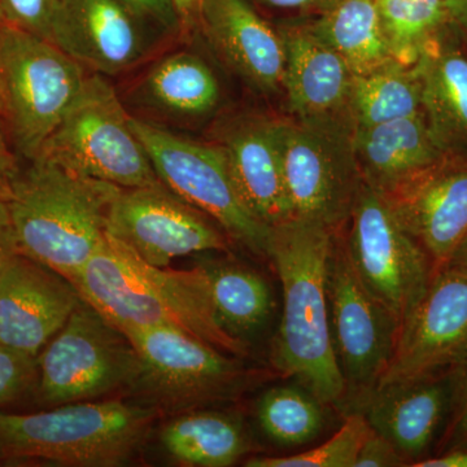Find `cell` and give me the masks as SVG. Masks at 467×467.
<instances>
[{
    "label": "cell",
    "mask_w": 467,
    "mask_h": 467,
    "mask_svg": "<svg viewBox=\"0 0 467 467\" xmlns=\"http://www.w3.org/2000/svg\"><path fill=\"white\" fill-rule=\"evenodd\" d=\"M276 29L284 42L282 90L291 119L355 130L350 117L353 73L346 61L316 36L306 17L291 18Z\"/></svg>",
    "instance_id": "obj_17"
},
{
    "label": "cell",
    "mask_w": 467,
    "mask_h": 467,
    "mask_svg": "<svg viewBox=\"0 0 467 467\" xmlns=\"http://www.w3.org/2000/svg\"><path fill=\"white\" fill-rule=\"evenodd\" d=\"M142 26H155L168 33L183 30L175 0H119Z\"/></svg>",
    "instance_id": "obj_35"
},
{
    "label": "cell",
    "mask_w": 467,
    "mask_h": 467,
    "mask_svg": "<svg viewBox=\"0 0 467 467\" xmlns=\"http://www.w3.org/2000/svg\"><path fill=\"white\" fill-rule=\"evenodd\" d=\"M36 361L39 398L51 407L134 389L140 371L128 335L84 300Z\"/></svg>",
    "instance_id": "obj_9"
},
{
    "label": "cell",
    "mask_w": 467,
    "mask_h": 467,
    "mask_svg": "<svg viewBox=\"0 0 467 467\" xmlns=\"http://www.w3.org/2000/svg\"><path fill=\"white\" fill-rule=\"evenodd\" d=\"M0 116H3V100H2V95H0Z\"/></svg>",
    "instance_id": "obj_45"
},
{
    "label": "cell",
    "mask_w": 467,
    "mask_h": 467,
    "mask_svg": "<svg viewBox=\"0 0 467 467\" xmlns=\"http://www.w3.org/2000/svg\"><path fill=\"white\" fill-rule=\"evenodd\" d=\"M81 303L69 279L18 252L0 270V343L38 358Z\"/></svg>",
    "instance_id": "obj_16"
},
{
    "label": "cell",
    "mask_w": 467,
    "mask_h": 467,
    "mask_svg": "<svg viewBox=\"0 0 467 467\" xmlns=\"http://www.w3.org/2000/svg\"><path fill=\"white\" fill-rule=\"evenodd\" d=\"M131 117L103 76H88L38 158L121 189L161 184Z\"/></svg>",
    "instance_id": "obj_6"
},
{
    "label": "cell",
    "mask_w": 467,
    "mask_h": 467,
    "mask_svg": "<svg viewBox=\"0 0 467 467\" xmlns=\"http://www.w3.org/2000/svg\"><path fill=\"white\" fill-rule=\"evenodd\" d=\"M344 238L359 281L402 322L425 294L436 267L380 193L362 184Z\"/></svg>",
    "instance_id": "obj_12"
},
{
    "label": "cell",
    "mask_w": 467,
    "mask_h": 467,
    "mask_svg": "<svg viewBox=\"0 0 467 467\" xmlns=\"http://www.w3.org/2000/svg\"><path fill=\"white\" fill-rule=\"evenodd\" d=\"M461 450H467V359L457 367L450 417L434 456Z\"/></svg>",
    "instance_id": "obj_34"
},
{
    "label": "cell",
    "mask_w": 467,
    "mask_h": 467,
    "mask_svg": "<svg viewBox=\"0 0 467 467\" xmlns=\"http://www.w3.org/2000/svg\"><path fill=\"white\" fill-rule=\"evenodd\" d=\"M8 130L5 119L0 116V201L7 202L12 187L21 168L14 150L9 147Z\"/></svg>",
    "instance_id": "obj_37"
},
{
    "label": "cell",
    "mask_w": 467,
    "mask_h": 467,
    "mask_svg": "<svg viewBox=\"0 0 467 467\" xmlns=\"http://www.w3.org/2000/svg\"><path fill=\"white\" fill-rule=\"evenodd\" d=\"M16 235L12 226L7 204L0 201V270L18 254Z\"/></svg>",
    "instance_id": "obj_39"
},
{
    "label": "cell",
    "mask_w": 467,
    "mask_h": 467,
    "mask_svg": "<svg viewBox=\"0 0 467 467\" xmlns=\"http://www.w3.org/2000/svg\"><path fill=\"white\" fill-rule=\"evenodd\" d=\"M21 169L5 202L18 251L72 278L107 235L121 187L36 158Z\"/></svg>",
    "instance_id": "obj_3"
},
{
    "label": "cell",
    "mask_w": 467,
    "mask_h": 467,
    "mask_svg": "<svg viewBox=\"0 0 467 467\" xmlns=\"http://www.w3.org/2000/svg\"><path fill=\"white\" fill-rule=\"evenodd\" d=\"M326 287L331 342L349 414L361 410L389 368L400 322L359 281L339 232L334 236Z\"/></svg>",
    "instance_id": "obj_11"
},
{
    "label": "cell",
    "mask_w": 467,
    "mask_h": 467,
    "mask_svg": "<svg viewBox=\"0 0 467 467\" xmlns=\"http://www.w3.org/2000/svg\"><path fill=\"white\" fill-rule=\"evenodd\" d=\"M335 233L306 221L273 227L267 257L282 285L281 324L270 350L273 368L327 407L346 410V383L328 322V259Z\"/></svg>",
    "instance_id": "obj_2"
},
{
    "label": "cell",
    "mask_w": 467,
    "mask_h": 467,
    "mask_svg": "<svg viewBox=\"0 0 467 467\" xmlns=\"http://www.w3.org/2000/svg\"><path fill=\"white\" fill-rule=\"evenodd\" d=\"M140 356L134 389L155 410H193L239 398L272 376L178 328H124Z\"/></svg>",
    "instance_id": "obj_5"
},
{
    "label": "cell",
    "mask_w": 467,
    "mask_h": 467,
    "mask_svg": "<svg viewBox=\"0 0 467 467\" xmlns=\"http://www.w3.org/2000/svg\"><path fill=\"white\" fill-rule=\"evenodd\" d=\"M383 198L436 269L445 265L467 236V153H447Z\"/></svg>",
    "instance_id": "obj_15"
},
{
    "label": "cell",
    "mask_w": 467,
    "mask_h": 467,
    "mask_svg": "<svg viewBox=\"0 0 467 467\" xmlns=\"http://www.w3.org/2000/svg\"><path fill=\"white\" fill-rule=\"evenodd\" d=\"M36 379V358L0 343V407L29 391Z\"/></svg>",
    "instance_id": "obj_33"
},
{
    "label": "cell",
    "mask_w": 467,
    "mask_h": 467,
    "mask_svg": "<svg viewBox=\"0 0 467 467\" xmlns=\"http://www.w3.org/2000/svg\"><path fill=\"white\" fill-rule=\"evenodd\" d=\"M408 466L395 445L376 430L371 429L359 448L355 467Z\"/></svg>",
    "instance_id": "obj_36"
},
{
    "label": "cell",
    "mask_w": 467,
    "mask_h": 467,
    "mask_svg": "<svg viewBox=\"0 0 467 467\" xmlns=\"http://www.w3.org/2000/svg\"><path fill=\"white\" fill-rule=\"evenodd\" d=\"M201 264L207 273L217 317L227 333L243 342L261 333L275 310V294L266 279L252 267L229 260Z\"/></svg>",
    "instance_id": "obj_25"
},
{
    "label": "cell",
    "mask_w": 467,
    "mask_h": 467,
    "mask_svg": "<svg viewBox=\"0 0 467 467\" xmlns=\"http://www.w3.org/2000/svg\"><path fill=\"white\" fill-rule=\"evenodd\" d=\"M370 431L367 418L358 411L347 414L346 422L324 444L291 456H254L248 467H355L362 441Z\"/></svg>",
    "instance_id": "obj_31"
},
{
    "label": "cell",
    "mask_w": 467,
    "mask_h": 467,
    "mask_svg": "<svg viewBox=\"0 0 467 467\" xmlns=\"http://www.w3.org/2000/svg\"><path fill=\"white\" fill-rule=\"evenodd\" d=\"M254 7L273 11L294 12L296 17L315 16L333 5L337 0H248Z\"/></svg>",
    "instance_id": "obj_38"
},
{
    "label": "cell",
    "mask_w": 467,
    "mask_h": 467,
    "mask_svg": "<svg viewBox=\"0 0 467 467\" xmlns=\"http://www.w3.org/2000/svg\"><path fill=\"white\" fill-rule=\"evenodd\" d=\"M466 359L467 269L445 264L402 319L391 362L378 387L459 367Z\"/></svg>",
    "instance_id": "obj_14"
},
{
    "label": "cell",
    "mask_w": 467,
    "mask_h": 467,
    "mask_svg": "<svg viewBox=\"0 0 467 467\" xmlns=\"http://www.w3.org/2000/svg\"><path fill=\"white\" fill-rule=\"evenodd\" d=\"M236 190L261 223L275 227L291 220L275 119L245 117L234 122L220 144Z\"/></svg>",
    "instance_id": "obj_21"
},
{
    "label": "cell",
    "mask_w": 467,
    "mask_h": 467,
    "mask_svg": "<svg viewBox=\"0 0 467 467\" xmlns=\"http://www.w3.org/2000/svg\"><path fill=\"white\" fill-rule=\"evenodd\" d=\"M196 26L214 54L245 84L264 94L282 88L281 34L248 0H201Z\"/></svg>",
    "instance_id": "obj_19"
},
{
    "label": "cell",
    "mask_w": 467,
    "mask_h": 467,
    "mask_svg": "<svg viewBox=\"0 0 467 467\" xmlns=\"http://www.w3.org/2000/svg\"><path fill=\"white\" fill-rule=\"evenodd\" d=\"M275 133L291 220L340 232L364 184L352 129L275 119Z\"/></svg>",
    "instance_id": "obj_8"
},
{
    "label": "cell",
    "mask_w": 467,
    "mask_h": 467,
    "mask_svg": "<svg viewBox=\"0 0 467 467\" xmlns=\"http://www.w3.org/2000/svg\"><path fill=\"white\" fill-rule=\"evenodd\" d=\"M143 90L156 109L180 117L208 115L221 99L220 82L213 70L190 52L161 58L147 73Z\"/></svg>",
    "instance_id": "obj_28"
},
{
    "label": "cell",
    "mask_w": 467,
    "mask_h": 467,
    "mask_svg": "<svg viewBox=\"0 0 467 467\" xmlns=\"http://www.w3.org/2000/svg\"><path fill=\"white\" fill-rule=\"evenodd\" d=\"M413 467H467V450L438 454L420 461Z\"/></svg>",
    "instance_id": "obj_41"
},
{
    "label": "cell",
    "mask_w": 467,
    "mask_h": 467,
    "mask_svg": "<svg viewBox=\"0 0 467 467\" xmlns=\"http://www.w3.org/2000/svg\"><path fill=\"white\" fill-rule=\"evenodd\" d=\"M131 125L159 180L171 192L212 218L232 242L267 257L273 227L245 207L220 144L196 142L137 117H131Z\"/></svg>",
    "instance_id": "obj_10"
},
{
    "label": "cell",
    "mask_w": 467,
    "mask_h": 467,
    "mask_svg": "<svg viewBox=\"0 0 467 467\" xmlns=\"http://www.w3.org/2000/svg\"><path fill=\"white\" fill-rule=\"evenodd\" d=\"M86 77L85 67L54 43L9 26L0 30L2 117L27 161L38 158Z\"/></svg>",
    "instance_id": "obj_7"
},
{
    "label": "cell",
    "mask_w": 467,
    "mask_h": 467,
    "mask_svg": "<svg viewBox=\"0 0 467 467\" xmlns=\"http://www.w3.org/2000/svg\"><path fill=\"white\" fill-rule=\"evenodd\" d=\"M69 281L82 300L121 330L164 326L235 358L250 355L248 344L221 325L202 264L192 269L153 266L107 233L91 259Z\"/></svg>",
    "instance_id": "obj_1"
},
{
    "label": "cell",
    "mask_w": 467,
    "mask_h": 467,
    "mask_svg": "<svg viewBox=\"0 0 467 467\" xmlns=\"http://www.w3.org/2000/svg\"><path fill=\"white\" fill-rule=\"evenodd\" d=\"M5 26H7V23H5V17H3L2 11H0V30H2L3 27H5Z\"/></svg>",
    "instance_id": "obj_44"
},
{
    "label": "cell",
    "mask_w": 467,
    "mask_h": 467,
    "mask_svg": "<svg viewBox=\"0 0 467 467\" xmlns=\"http://www.w3.org/2000/svg\"><path fill=\"white\" fill-rule=\"evenodd\" d=\"M420 113L422 99L414 64L392 57L368 72L353 75L350 117L355 130Z\"/></svg>",
    "instance_id": "obj_27"
},
{
    "label": "cell",
    "mask_w": 467,
    "mask_h": 467,
    "mask_svg": "<svg viewBox=\"0 0 467 467\" xmlns=\"http://www.w3.org/2000/svg\"><path fill=\"white\" fill-rule=\"evenodd\" d=\"M51 43L101 76L119 75L146 54L143 26L119 0H61Z\"/></svg>",
    "instance_id": "obj_20"
},
{
    "label": "cell",
    "mask_w": 467,
    "mask_h": 467,
    "mask_svg": "<svg viewBox=\"0 0 467 467\" xmlns=\"http://www.w3.org/2000/svg\"><path fill=\"white\" fill-rule=\"evenodd\" d=\"M107 233L153 266L204 252H229L232 239L207 214L164 183L121 189Z\"/></svg>",
    "instance_id": "obj_13"
},
{
    "label": "cell",
    "mask_w": 467,
    "mask_h": 467,
    "mask_svg": "<svg viewBox=\"0 0 467 467\" xmlns=\"http://www.w3.org/2000/svg\"><path fill=\"white\" fill-rule=\"evenodd\" d=\"M352 142L362 181L382 196L447 155L432 137L423 113L358 129Z\"/></svg>",
    "instance_id": "obj_23"
},
{
    "label": "cell",
    "mask_w": 467,
    "mask_h": 467,
    "mask_svg": "<svg viewBox=\"0 0 467 467\" xmlns=\"http://www.w3.org/2000/svg\"><path fill=\"white\" fill-rule=\"evenodd\" d=\"M156 416L147 405L119 400L67 402L30 414L0 411V461L124 466L143 447Z\"/></svg>",
    "instance_id": "obj_4"
},
{
    "label": "cell",
    "mask_w": 467,
    "mask_h": 467,
    "mask_svg": "<svg viewBox=\"0 0 467 467\" xmlns=\"http://www.w3.org/2000/svg\"><path fill=\"white\" fill-rule=\"evenodd\" d=\"M160 441L183 466L229 467L251 448L242 418L217 410L183 411L162 427Z\"/></svg>",
    "instance_id": "obj_24"
},
{
    "label": "cell",
    "mask_w": 467,
    "mask_h": 467,
    "mask_svg": "<svg viewBox=\"0 0 467 467\" xmlns=\"http://www.w3.org/2000/svg\"><path fill=\"white\" fill-rule=\"evenodd\" d=\"M310 29L346 61L353 75H361L392 58L384 38L376 0H337L315 16Z\"/></svg>",
    "instance_id": "obj_26"
},
{
    "label": "cell",
    "mask_w": 467,
    "mask_h": 467,
    "mask_svg": "<svg viewBox=\"0 0 467 467\" xmlns=\"http://www.w3.org/2000/svg\"><path fill=\"white\" fill-rule=\"evenodd\" d=\"M451 26L467 47V0H445Z\"/></svg>",
    "instance_id": "obj_40"
},
{
    "label": "cell",
    "mask_w": 467,
    "mask_h": 467,
    "mask_svg": "<svg viewBox=\"0 0 467 467\" xmlns=\"http://www.w3.org/2000/svg\"><path fill=\"white\" fill-rule=\"evenodd\" d=\"M61 0H0L7 26L51 42Z\"/></svg>",
    "instance_id": "obj_32"
},
{
    "label": "cell",
    "mask_w": 467,
    "mask_h": 467,
    "mask_svg": "<svg viewBox=\"0 0 467 467\" xmlns=\"http://www.w3.org/2000/svg\"><path fill=\"white\" fill-rule=\"evenodd\" d=\"M457 367L378 387L358 413L413 467L434 456L450 417Z\"/></svg>",
    "instance_id": "obj_18"
},
{
    "label": "cell",
    "mask_w": 467,
    "mask_h": 467,
    "mask_svg": "<svg viewBox=\"0 0 467 467\" xmlns=\"http://www.w3.org/2000/svg\"><path fill=\"white\" fill-rule=\"evenodd\" d=\"M392 57L413 66L451 24L445 0H376Z\"/></svg>",
    "instance_id": "obj_29"
},
{
    "label": "cell",
    "mask_w": 467,
    "mask_h": 467,
    "mask_svg": "<svg viewBox=\"0 0 467 467\" xmlns=\"http://www.w3.org/2000/svg\"><path fill=\"white\" fill-rule=\"evenodd\" d=\"M448 264H453V265L466 267L467 269V236L465 241L461 243L459 250L454 252L453 257H451Z\"/></svg>",
    "instance_id": "obj_43"
},
{
    "label": "cell",
    "mask_w": 467,
    "mask_h": 467,
    "mask_svg": "<svg viewBox=\"0 0 467 467\" xmlns=\"http://www.w3.org/2000/svg\"><path fill=\"white\" fill-rule=\"evenodd\" d=\"M199 3H201V0H175L178 14H180L181 21H182L183 30L196 26Z\"/></svg>",
    "instance_id": "obj_42"
},
{
    "label": "cell",
    "mask_w": 467,
    "mask_h": 467,
    "mask_svg": "<svg viewBox=\"0 0 467 467\" xmlns=\"http://www.w3.org/2000/svg\"><path fill=\"white\" fill-rule=\"evenodd\" d=\"M324 402L299 386L272 387L260 396L257 422L279 447L296 448L316 441L324 430Z\"/></svg>",
    "instance_id": "obj_30"
},
{
    "label": "cell",
    "mask_w": 467,
    "mask_h": 467,
    "mask_svg": "<svg viewBox=\"0 0 467 467\" xmlns=\"http://www.w3.org/2000/svg\"><path fill=\"white\" fill-rule=\"evenodd\" d=\"M422 113L445 153H467V47L451 24L416 64Z\"/></svg>",
    "instance_id": "obj_22"
}]
</instances>
